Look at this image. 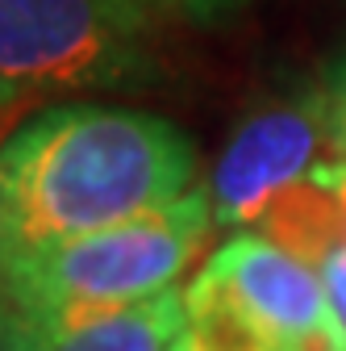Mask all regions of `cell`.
I'll use <instances>...</instances> for the list:
<instances>
[{
    "label": "cell",
    "mask_w": 346,
    "mask_h": 351,
    "mask_svg": "<svg viewBox=\"0 0 346 351\" xmlns=\"http://www.w3.org/2000/svg\"><path fill=\"white\" fill-rule=\"evenodd\" d=\"M21 97H25V88H17V84H9V80H0V117H5Z\"/></svg>",
    "instance_id": "30bf717a"
},
{
    "label": "cell",
    "mask_w": 346,
    "mask_h": 351,
    "mask_svg": "<svg viewBox=\"0 0 346 351\" xmlns=\"http://www.w3.org/2000/svg\"><path fill=\"white\" fill-rule=\"evenodd\" d=\"M246 0H159L163 13H176L192 25H226L230 17L242 13Z\"/></svg>",
    "instance_id": "9c48e42d"
},
{
    "label": "cell",
    "mask_w": 346,
    "mask_h": 351,
    "mask_svg": "<svg viewBox=\"0 0 346 351\" xmlns=\"http://www.w3.org/2000/svg\"><path fill=\"white\" fill-rule=\"evenodd\" d=\"M196 151L142 109L55 105L0 143V268L192 193Z\"/></svg>",
    "instance_id": "6da1fadb"
},
{
    "label": "cell",
    "mask_w": 346,
    "mask_h": 351,
    "mask_svg": "<svg viewBox=\"0 0 346 351\" xmlns=\"http://www.w3.org/2000/svg\"><path fill=\"white\" fill-rule=\"evenodd\" d=\"M159 0H0V80L42 88H125L155 80Z\"/></svg>",
    "instance_id": "3957f363"
},
{
    "label": "cell",
    "mask_w": 346,
    "mask_h": 351,
    "mask_svg": "<svg viewBox=\"0 0 346 351\" xmlns=\"http://www.w3.org/2000/svg\"><path fill=\"white\" fill-rule=\"evenodd\" d=\"M171 351H209V347H200V343L188 335V326H184V335H180L176 343H171Z\"/></svg>",
    "instance_id": "8fae6325"
},
{
    "label": "cell",
    "mask_w": 346,
    "mask_h": 351,
    "mask_svg": "<svg viewBox=\"0 0 346 351\" xmlns=\"http://www.w3.org/2000/svg\"><path fill=\"white\" fill-rule=\"evenodd\" d=\"M213 230V205L204 189L184 193L163 209L129 217L109 230L71 239L42 255L0 268L5 305L21 314H88L117 310L176 289L180 272L196 259Z\"/></svg>",
    "instance_id": "7a4b0ae2"
},
{
    "label": "cell",
    "mask_w": 346,
    "mask_h": 351,
    "mask_svg": "<svg viewBox=\"0 0 346 351\" xmlns=\"http://www.w3.org/2000/svg\"><path fill=\"white\" fill-rule=\"evenodd\" d=\"M325 93V121H330V147L338 159H346V55L325 71L321 80Z\"/></svg>",
    "instance_id": "ba28073f"
},
{
    "label": "cell",
    "mask_w": 346,
    "mask_h": 351,
    "mask_svg": "<svg viewBox=\"0 0 346 351\" xmlns=\"http://www.w3.org/2000/svg\"><path fill=\"white\" fill-rule=\"evenodd\" d=\"M204 268L230 285L276 351H346V326L317 268L267 234L238 230L209 255Z\"/></svg>",
    "instance_id": "5b68a950"
},
{
    "label": "cell",
    "mask_w": 346,
    "mask_h": 351,
    "mask_svg": "<svg viewBox=\"0 0 346 351\" xmlns=\"http://www.w3.org/2000/svg\"><path fill=\"white\" fill-rule=\"evenodd\" d=\"M321 147H330L321 84L267 97L250 109L209 171L204 193L213 205V226H258L271 201L317 167Z\"/></svg>",
    "instance_id": "277c9868"
},
{
    "label": "cell",
    "mask_w": 346,
    "mask_h": 351,
    "mask_svg": "<svg viewBox=\"0 0 346 351\" xmlns=\"http://www.w3.org/2000/svg\"><path fill=\"white\" fill-rule=\"evenodd\" d=\"M0 326H5V289H0Z\"/></svg>",
    "instance_id": "7c38bea8"
},
{
    "label": "cell",
    "mask_w": 346,
    "mask_h": 351,
    "mask_svg": "<svg viewBox=\"0 0 346 351\" xmlns=\"http://www.w3.org/2000/svg\"><path fill=\"white\" fill-rule=\"evenodd\" d=\"M188 326V305L180 289L159 297L88 314H21L5 305L0 351H171Z\"/></svg>",
    "instance_id": "8992f818"
},
{
    "label": "cell",
    "mask_w": 346,
    "mask_h": 351,
    "mask_svg": "<svg viewBox=\"0 0 346 351\" xmlns=\"http://www.w3.org/2000/svg\"><path fill=\"white\" fill-rule=\"evenodd\" d=\"M258 234L317 268L346 326V159L317 163L305 180L276 197L258 217Z\"/></svg>",
    "instance_id": "52a82bcc"
}]
</instances>
